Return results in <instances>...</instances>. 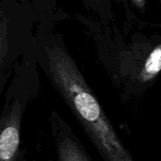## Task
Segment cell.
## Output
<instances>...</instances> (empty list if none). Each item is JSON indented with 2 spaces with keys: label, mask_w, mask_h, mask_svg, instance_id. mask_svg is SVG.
Returning a JSON list of instances; mask_svg holds the SVG:
<instances>
[{
  "label": "cell",
  "mask_w": 161,
  "mask_h": 161,
  "mask_svg": "<svg viewBox=\"0 0 161 161\" xmlns=\"http://www.w3.org/2000/svg\"><path fill=\"white\" fill-rule=\"evenodd\" d=\"M46 55L49 79L103 161H136L73 58L57 45Z\"/></svg>",
  "instance_id": "obj_1"
},
{
  "label": "cell",
  "mask_w": 161,
  "mask_h": 161,
  "mask_svg": "<svg viewBox=\"0 0 161 161\" xmlns=\"http://www.w3.org/2000/svg\"><path fill=\"white\" fill-rule=\"evenodd\" d=\"M35 87L14 82L4 96L0 110V161H24L21 146L23 121Z\"/></svg>",
  "instance_id": "obj_2"
},
{
  "label": "cell",
  "mask_w": 161,
  "mask_h": 161,
  "mask_svg": "<svg viewBox=\"0 0 161 161\" xmlns=\"http://www.w3.org/2000/svg\"><path fill=\"white\" fill-rule=\"evenodd\" d=\"M55 161H93L67 121L56 110L49 117Z\"/></svg>",
  "instance_id": "obj_3"
},
{
  "label": "cell",
  "mask_w": 161,
  "mask_h": 161,
  "mask_svg": "<svg viewBox=\"0 0 161 161\" xmlns=\"http://www.w3.org/2000/svg\"><path fill=\"white\" fill-rule=\"evenodd\" d=\"M161 69V45H157L146 58L142 71V83L144 91L154 83L155 79L159 75Z\"/></svg>",
  "instance_id": "obj_4"
},
{
  "label": "cell",
  "mask_w": 161,
  "mask_h": 161,
  "mask_svg": "<svg viewBox=\"0 0 161 161\" xmlns=\"http://www.w3.org/2000/svg\"><path fill=\"white\" fill-rule=\"evenodd\" d=\"M133 2V4L137 7V8H144L145 6H146V2L145 0H131Z\"/></svg>",
  "instance_id": "obj_5"
}]
</instances>
